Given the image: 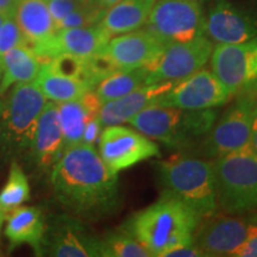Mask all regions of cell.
Masks as SVG:
<instances>
[{"label":"cell","instance_id":"cell-42","mask_svg":"<svg viewBox=\"0 0 257 257\" xmlns=\"http://www.w3.org/2000/svg\"><path fill=\"white\" fill-rule=\"evenodd\" d=\"M0 78H2V70H0Z\"/></svg>","mask_w":257,"mask_h":257},{"label":"cell","instance_id":"cell-32","mask_svg":"<svg viewBox=\"0 0 257 257\" xmlns=\"http://www.w3.org/2000/svg\"><path fill=\"white\" fill-rule=\"evenodd\" d=\"M102 125L100 123V119H99V114L93 117L91 120L88 121L87 125H86L85 131H83L82 136V142L89 144V146L94 147L96 141H99V137H100V134L102 131Z\"/></svg>","mask_w":257,"mask_h":257},{"label":"cell","instance_id":"cell-8","mask_svg":"<svg viewBox=\"0 0 257 257\" xmlns=\"http://www.w3.org/2000/svg\"><path fill=\"white\" fill-rule=\"evenodd\" d=\"M146 30L162 42H187L204 35V16L199 0H156Z\"/></svg>","mask_w":257,"mask_h":257},{"label":"cell","instance_id":"cell-15","mask_svg":"<svg viewBox=\"0 0 257 257\" xmlns=\"http://www.w3.org/2000/svg\"><path fill=\"white\" fill-rule=\"evenodd\" d=\"M165 47L146 29H137L111 37L101 54L115 69H135L155 62Z\"/></svg>","mask_w":257,"mask_h":257},{"label":"cell","instance_id":"cell-37","mask_svg":"<svg viewBox=\"0 0 257 257\" xmlns=\"http://www.w3.org/2000/svg\"><path fill=\"white\" fill-rule=\"evenodd\" d=\"M118 2H120V0H96L98 5L100 6L101 9H104V10L110 9L111 6H113L114 4H117Z\"/></svg>","mask_w":257,"mask_h":257},{"label":"cell","instance_id":"cell-11","mask_svg":"<svg viewBox=\"0 0 257 257\" xmlns=\"http://www.w3.org/2000/svg\"><path fill=\"white\" fill-rule=\"evenodd\" d=\"M211 69L231 96L248 91L257 82V36L236 44H217Z\"/></svg>","mask_w":257,"mask_h":257},{"label":"cell","instance_id":"cell-30","mask_svg":"<svg viewBox=\"0 0 257 257\" xmlns=\"http://www.w3.org/2000/svg\"><path fill=\"white\" fill-rule=\"evenodd\" d=\"M24 44H28V42L14 16L4 17L0 27V57L12 48Z\"/></svg>","mask_w":257,"mask_h":257},{"label":"cell","instance_id":"cell-3","mask_svg":"<svg viewBox=\"0 0 257 257\" xmlns=\"http://www.w3.org/2000/svg\"><path fill=\"white\" fill-rule=\"evenodd\" d=\"M217 118L214 108L181 110L154 104L134 115L128 124L170 149L184 150L200 143Z\"/></svg>","mask_w":257,"mask_h":257},{"label":"cell","instance_id":"cell-23","mask_svg":"<svg viewBox=\"0 0 257 257\" xmlns=\"http://www.w3.org/2000/svg\"><path fill=\"white\" fill-rule=\"evenodd\" d=\"M42 62L28 44L12 48L0 57V95L17 83L35 82Z\"/></svg>","mask_w":257,"mask_h":257},{"label":"cell","instance_id":"cell-20","mask_svg":"<svg viewBox=\"0 0 257 257\" xmlns=\"http://www.w3.org/2000/svg\"><path fill=\"white\" fill-rule=\"evenodd\" d=\"M14 17L31 49L43 46L57 32L47 0H16Z\"/></svg>","mask_w":257,"mask_h":257},{"label":"cell","instance_id":"cell-2","mask_svg":"<svg viewBox=\"0 0 257 257\" xmlns=\"http://www.w3.org/2000/svg\"><path fill=\"white\" fill-rule=\"evenodd\" d=\"M200 220L191 207L165 191L156 202L135 214L125 230L152 256L163 257L170 249L192 242Z\"/></svg>","mask_w":257,"mask_h":257},{"label":"cell","instance_id":"cell-44","mask_svg":"<svg viewBox=\"0 0 257 257\" xmlns=\"http://www.w3.org/2000/svg\"><path fill=\"white\" fill-rule=\"evenodd\" d=\"M87 2H92V0H87ZM93 3H94V2H93Z\"/></svg>","mask_w":257,"mask_h":257},{"label":"cell","instance_id":"cell-31","mask_svg":"<svg viewBox=\"0 0 257 257\" xmlns=\"http://www.w3.org/2000/svg\"><path fill=\"white\" fill-rule=\"evenodd\" d=\"M87 3L93 2H87V0H47L48 8H49L51 17L55 22V25L70 12L75 11Z\"/></svg>","mask_w":257,"mask_h":257},{"label":"cell","instance_id":"cell-33","mask_svg":"<svg viewBox=\"0 0 257 257\" xmlns=\"http://www.w3.org/2000/svg\"><path fill=\"white\" fill-rule=\"evenodd\" d=\"M204 253L200 251V249L195 245L194 242H189L182 245L176 246V248L170 249L167 251L163 257H201Z\"/></svg>","mask_w":257,"mask_h":257},{"label":"cell","instance_id":"cell-24","mask_svg":"<svg viewBox=\"0 0 257 257\" xmlns=\"http://www.w3.org/2000/svg\"><path fill=\"white\" fill-rule=\"evenodd\" d=\"M156 0H120L106 10L100 24L112 37L144 27Z\"/></svg>","mask_w":257,"mask_h":257},{"label":"cell","instance_id":"cell-22","mask_svg":"<svg viewBox=\"0 0 257 257\" xmlns=\"http://www.w3.org/2000/svg\"><path fill=\"white\" fill-rule=\"evenodd\" d=\"M46 221L40 208L19 206L11 211L5 226V236L14 249L22 244L30 245L36 255H42Z\"/></svg>","mask_w":257,"mask_h":257},{"label":"cell","instance_id":"cell-14","mask_svg":"<svg viewBox=\"0 0 257 257\" xmlns=\"http://www.w3.org/2000/svg\"><path fill=\"white\" fill-rule=\"evenodd\" d=\"M231 95L216 74L201 68L175 83L157 104L181 110H207L226 104Z\"/></svg>","mask_w":257,"mask_h":257},{"label":"cell","instance_id":"cell-12","mask_svg":"<svg viewBox=\"0 0 257 257\" xmlns=\"http://www.w3.org/2000/svg\"><path fill=\"white\" fill-rule=\"evenodd\" d=\"M99 155L112 173L160 156L159 146L138 130L124 125H110L102 128L99 137Z\"/></svg>","mask_w":257,"mask_h":257},{"label":"cell","instance_id":"cell-38","mask_svg":"<svg viewBox=\"0 0 257 257\" xmlns=\"http://www.w3.org/2000/svg\"><path fill=\"white\" fill-rule=\"evenodd\" d=\"M5 220H6V212L3 210L2 207H0V230H2V227H3V225H4Z\"/></svg>","mask_w":257,"mask_h":257},{"label":"cell","instance_id":"cell-17","mask_svg":"<svg viewBox=\"0 0 257 257\" xmlns=\"http://www.w3.org/2000/svg\"><path fill=\"white\" fill-rule=\"evenodd\" d=\"M55 257H101V239L73 218L59 219L44 234L42 255Z\"/></svg>","mask_w":257,"mask_h":257},{"label":"cell","instance_id":"cell-18","mask_svg":"<svg viewBox=\"0 0 257 257\" xmlns=\"http://www.w3.org/2000/svg\"><path fill=\"white\" fill-rule=\"evenodd\" d=\"M29 152L35 163L43 169L53 167L62 156L64 142L56 102L47 101L38 118Z\"/></svg>","mask_w":257,"mask_h":257},{"label":"cell","instance_id":"cell-40","mask_svg":"<svg viewBox=\"0 0 257 257\" xmlns=\"http://www.w3.org/2000/svg\"><path fill=\"white\" fill-rule=\"evenodd\" d=\"M3 21H4V16H2L0 15V27H2V23H3ZM2 70V69H0Z\"/></svg>","mask_w":257,"mask_h":257},{"label":"cell","instance_id":"cell-34","mask_svg":"<svg viewBox=\"0 0 257 257\" xmlns=\"http://www.w3.org/2000/svg\"><path fill=\"white\" fill-rule=\"evenodd\" d=\"M233 257H257V231L234 251Z\"/></svg>","mask_w":257,"mask_h":257},{"label":"cell","instance_id":"cell-13","mask_svg":"<svg viewBox=\"0 0 257 257\" xmlns=\"http://www.w3.org/2000/svg\"><path fill=\"white\" fill-rule=\"evenodd\" d=\"M204 35L212 43L236 44L257 36V19L229 0H204Z\"/></svg>","mask_w":257,"mask_h":257},{"label":"cell","instance_id":"cell-7","mask_svg":"<svg viewBox=\"0 0 257 257\" xmlns=\"http://www.w3.org/2000/svg\"><path fill=\"white\" fill-rule=\"evenodd\" d=\"M236 96V101L214 121L211 130L199 143L205 156L216 159L250 147L257 99L250 92H242Z\"/></svg>","mask_w":257,"mask_h":257},{"label":"cell","instance_id":"cell-29","mask_svg":"<svg viewBox=\"0 0 257 257\" xmlns=\"http://www.w3.org/2000/svg\"><path fill=\"white\" fill-rule=\"evenodd\" d=\"M106 10L101 9L96 3H87L75 11L70 12L56 24V30L70 28L92 27L100 23Z\"/></svg>","mask_w":257,"mask_h":257},{"label":"cell","instance_id":"cell-27","mask_svg":"<svg viewBox=\"0 0 257 257\" xmlns=\"http://www.w3.org/2000/svg\"><path fill=\"white\" fill-rule=\"evenodd\" d=\"M30 198V187L24 170L17 162L11 163L9 179L0 191V207L6 213L24 204Z\"/></svg>","mask_w":257,"mask_h":257},{"label":"cell","instance_id":"cell-25","mask_svg":"<svg viewBox=\"0 0 257 257\" xmlns=\"http://www.w3.org/2000/svg\"><path fill=\"white\" fill-rule=\"evenodd\" d=\"M35 83L47 99L56 104L75 100L81 98L86 92L93 91L80 79L56 72L49 62L42 63Z\"/></svg>","mask_w":257,"mask_h":257},{"label":"cell","instance_id":"cell-43","mask_svg":"<svg viewBox=\"0 0 257 257\" xmlns=\"http://www.w3.org/2000/svg\"><path fill=\"white\" fill-rule=\"evenodd\" d=\"M92 2H94V3H96V0H92ZM96 4H98V3H96Z\"/></svg>","mask_w":257,"mask_h":257},{"label":"cell","instance_id":"cell-6","mask_svg":"<svg viewBox=\"0 0 257 257\" xmlns=\"http://www.w3.org/2000/svg\"><path fill=\"white\" fill-rule=\"evenodd\" d=\"M47 98L35 82L15 85L0 113V143L6 152L30 149Z\"/></svg>","mask_w":257,"mask_h":257},{"label":"cell","instance_id":"cell-35","mask_svg":"<svg viewBox=\"0 0 257 257\" xmlns=\"http://www.w3.org/2000/svg\"><path fill=\"white\" fill-rule=\"evenodd\" d=\"M16 0H0V15L10 17L15 14Z\"/></svg>","mask_w":257,"mask_h":257},{"label":"cell","instance_id":"cell-21","mask_svg":"<svg viewBox=\"0 0 257 257\" xmlns=\"http://www.w3.org/2000/svg\"><path fill=\"white\" fill-rule=\"evenodd\" d=\"M101 102L94 91H88L81 98L57 104L59 119L63 134L64 150L82 142L86 125L99 114Z\"/></svg>","mask_w":257,"mask_h":257},{"label":"cell","instance_id":"cell-26","mask_svg":"<svg viewBox=\"0 0 257 257\" xmlns=\"http://www.w3.org/2000/svg\"><path fill=\"white\" fill-rule=\"evenodd\" d=\"M147 67L135 69H118L102 79L93 89L101 104L128 94L147 85Z\"/></svg>","mask_w":257,"mask_h":257},{"label":"cell","instance_id":"cell-10","mask_svg":"<svg viewBox=\"0 0 257 257\" xmlns=\"http://www.w3.org/2000/svg\"><path fill=\"white\" fill-rule=\"evenodd\" d=\"M212 51L213 43L205 35L187 42L167 44L159 59L147 67V85L182 81L206 66Z\"/></svg>","mask_w":257,"mask_h":257},{"label":"cell","instance_id":"cell-4","mask_svg":"<svg viewBox=\"0 0 257 257\" xmlns=\"http://www.w3.org/2000/svg\"><path fill=\"white\" fill-rule=\"evenodd\" d=\"M161 185L205 218L218 212L213 161L193 156H173L157 163Z\"/></svg>","mask_w":257,"mask_h":257},{"label":"cell","instance_id":"cell-39","mask_svg":"<svg viewBox=\"0 0 257 257\" xmlns=\"http://www.w3.org/2000/svg\"><path fill=\"white\" fill-rule=\"evenodd\" d=\"M245 92H250V93H251V94H252L253 96H255V98L257 99V82L255 83V85L252 86L251 88L248 89V91H245Z\"/></svg>","mask_w":257,"mask_h":257},{"label":"cell","instance_id":"cell-9","mask_svg":"<svg viewBox=\"0 0 257 257\" xmlns=\"http://www.w3.org/2000/svg\"><path fill=\"white\" fill-rule=\"evenodd\" d=\"M256 231L257 217L214 213L199 221L193 242L204 256H233Z\"/></svg>","mask_w":257,"mask_h":257},{"label":"cell","instance_id":"cell-36","mask_svg":"<svg viewBox=\"0 0 257 257\" xmlns=\"http://www.w3.org/2000/svg\"><path fill=\"white\" fill-rule=\"evenodd\" d=\"M250 150L257 156V106L255 113H253L252 119V128H251V140H250Z\"/></svg>","mask_w":257,"mask_h":257},{"label":"cell","instance_id":"cell-1","mask_svg":"<svg viewBox=\"0 0 257 257\" xmlns=\"http://www.w3.org/2000/svg\"><path fill=\"white\" fill-rule=\"evenodd\" d=\"M50 181L57 200L76 217L100 219L120 206L118 174L89 144L67 148L51 167Z\"/></svg>","mask_w":257,"mask_h":257},{"label":"cell","instance_id":"cell-41","mask_svg":"<svg viewBox=\"0 0 257 257\" xmlns=\"http://www.w3.org/2000/svg\"><path fill=\"white\" fill-rule=\"evenodd\" d=\"M2 108H3V101H0V113H2Z\"/></svg>","mask_w":257,"mask_h":257},{"label":"cell","instance_id":"cell-16","mask_svg":"<svg viewBox=\"0 0 257 257\" xmlns=\"http://www.w3.org/2000/svg\"><path fill=\"white\" fill-rule=\"evenodd\" d=\"M111 37V35L100 24L62 29L57 31L50 41L32 50L42 63L61 54L80 59H89L102 53Z\"/></svg>","mask_w":257,"mask_h":257},{"label":"cell","instance_id":"cell-5","mask_svg":"<svg viewBox=\"0 0 257 257\" xmlns=\"http://www.w3.org/2000/svg\"><path fill=\"white\" fill-rule=\"evenodd\" d=\"M218 210L227 214L257 211V156L250 148L213 161Z\"/></svg>","mask_w":257,"mask_h":257},{"label":"cell","instance_id":"cell-28","mask_svg":"<svg viewBox=\"0 0 257 257\" xmlns=\"http://www.w3.org/2000/svg\"><path fill=\"white\" fill-rule=\"evenodd\" d=\"M101 257H153L126 230L114 231L101 239Z\"/></svg>","mask_w":257,"mask_h":257},{"label":"cell","instance_id":"cell-19","mask_svg":"<svg viewBox=\"0 0 257 257\" xmlns=\"http://www.w3.org/2000/svg\"><path fill=\"white\" fill-rule=\"evenodd\" d=\"M174 85L175 83L144 85L121 98L104 102L99 110V119L102 127L128 123L134 115L140 113L148 106L157 104Z\"/></svg>","mask_w":257,"mask_h":257}]
</instances>
